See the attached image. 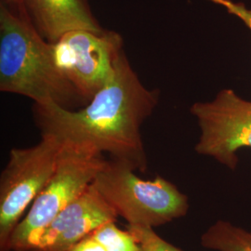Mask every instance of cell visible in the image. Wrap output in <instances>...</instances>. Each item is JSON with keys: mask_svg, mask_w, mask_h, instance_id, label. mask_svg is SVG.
I'll use <instances>...</instances> for the list:
<instances>
[{"mask_svg": "<svg viewBox=\"0 0 251 251\" xmlns=\"http://www.w3.org/2000/svg\"><path fill=\"white\" fill-rule=\"evenodd\" d=\"M0 2L8 6L9 9H13L24 15H27L23 0H0Z\"/></svg>", "mask_w": 251, "mask_h": 251, "instance_id": "obj_15", "label": "cell"}, {"mask_svg": "<svg viewBox=\"0 0 251 251\" xmlns=\"http://www.w3.org/2000/svg\"><path fill=\"white\" fill-rule=\"evenodd\" d=\"M117 222H108L91 233L106 251H143L134 235L117 227Z\"/></svg>", "mask_w": 251, "mask_h": 251, "instance_id": "obj_11", "label": "cell"}, {"mask_svg": "<svg viewBox=\"0 0 251 251\" xmlns=\"http://www.w3.org/2000/svg\"><path fill=\"white\" fill-rule=\"evenodd\" d=\"M93 184L127 225L154 228L188 212V197L175 184L161 176L142 179L133 168L123 162L107 160Z\"/></svg>", "mask_w": 251, "mask_h": 251, "instance_id": "obj_3", "label": "cell"}, {"mask_svg": "<svg viewBox=\"0 0 251 251\" xmlns=\"http://www.w3.org/2000/svg\"><path fill=\"white\" fill-rule=\"evenodd\" d=\"M159 97V90L144 86L124 51L107 83L84 107L34 103L33 115L41 136H51L63 145L108 153L111 159L144 173L148 159L141 129Z\"/></svg>", "mask_w": 251, "mask_h": 251, "instance_id": "obj_1", "label": "cell"}, {"mask_svg": "<svg viewBox=\"0 0 251 251\" xmlns=\"http://www.w3.org/2000/svg\"><path fill=\"white\" fill-rule=\"evenodd\" d=\"M117 212L100 196L93 182L48 225L36 247L29 251H69L100 225L117 222Z\"/></svg>", "mask_w": 251, "mask_h": 251, "instance_id": "obj_8", "label": "cell"}, {"mask_svg": "<svg viewBox=\"0 0 251 251\" xmlns=\"http://www.w3.org/2000/svg\"><path fill=\"white\" fill-rule=\"evenodd\" d=\"M126 229L134 235L143 251H184L163 239L150 226L127 225Z\"/></svg>", "mask_w": 251, "mask_h": 251, "instance_id": "obj_12", "label": "cell"}, {"mask_svg": "<svg viewBox=\"0 0 251 251\" xmlns=\"http://www.w3.org/2000/svg\"><path fill=\"white\" fill-rule=\"evenodd\" d=\"M106 161L103 154L63 145L52 176L16 226L8 251L35 248L46 227L89 188Z\"/></svg>", "mask_w": 251, "mask_h": 251, "instance_id": "obj_4", "label": "cell"}, {"mask_svg": "<svg viewBox=\"0 0 251 251\" xmlns=\"http://www.w3.org/2000/svg\"><path fill=\"white\" fill-rule=\"evenodd\" d=\"M69 251H106L105 249L100 244L94 236L90 235L83 238L79 242L76 243Z\"/></svg>", "mask_w": 251, "mask_h": 251, "instance_id": "obj_14", "label": "cell"}, {"mask_svg": "<svg viewBox=\"0 0 251 251\" xmlns=\"http://www.w3.org/2000/svg\"><path fill=\"white\" fill-rule=\"evenodd\" d=\"M62 144L41 136L38 144L13 148L0 176V251H8L16 226L52 176Z\"/></svg>", "mask_w": 251, "mask_h": 251, "instance_id": "obj_5", "label": "cell"}, {"mask_svg": "<svg viewBox=\"0 0 251 251\" xmlns=\"http://www.w3.org/2000/svg\"><path fill=\"white\" fill-rule=\"evenodd\" d=\"M201 245L211 251H251V233L221 220L202 234Z\"/></svg>", "mask_w": 251, "mask_h": 251, "instance_id": "obj_10", "label": "cell"}, {"mask_svg": "<svg viewBox=\"0 0 251 251\" xmlns=\"http://www.w3.org/2000/svg\"><path fill=\"white\" fill-rule=\"evenodd\" d=\"M209 1L225 7L230 14H233L234 16L240 19L251 32V9H247V7L242 3H235L232 0H209Z\"/></svg>", "mask_w": 251, "mask_h": 251, "instance_id": "obj_13", "label": "cell"}, {"mask_svg": "<svg viewBox=\"0 0 251 251\" xmlns=\"http://www.w3.org/2000/svg\"><path fill=\"white\" fill-rule=\"evenodd\" d=\"M0 90L37 104L67 109L87 104L58 68L52 43L43 38L27 15L1 2Z\"/></svg>", "mask_w": 251, "mask_h": 251, "instance_id": "obj_2", "label": "cell"}, {"mask_svg": "<svg viewBox=\"0 0 251 251\" xmlns=\"http://www.w3.org/2000/svg\"><path fill=\"white\" fill-rule=\"evenodd\" d=\"M52 46L58 68L86 103L104 87L125 51L122 36L107 29L72 30Z\"/></svg>", "mask_w": 251, "mask_h": 251, "instance_id": "obj_6", "label": "cell"}, {"mask_svg": "<svg viewBox=\"0 0 251 251\" xmlns=\"http://www.w3.org/2000/svg\"><path fill=\"white\" fill-rule=\"evenodd\" d=\"M27 16L38 33L50 43L63 34L85 29L102 32L89 0H23Z\"/></svg>", "mask_w": 251, "mask_h": 251, "instance_id": "obj_9", "label": "cell"}, {"mask_svg": "<svg viewBox=\"0 0 251 251\" xmlns=\"http://www.w3.org/2000/svg\"><path fill=\"white\" fill-rule=\"evenodd\" d=\"M190 112L201 130L196 152L235 171L239 162L237 152L251 148V100L225 89L212 100L195 102Z\"/></svg>", "mask_w": 251, "mask_h": 251, "instance_id": "obj_7", "label": "cell"}]
</instances>
